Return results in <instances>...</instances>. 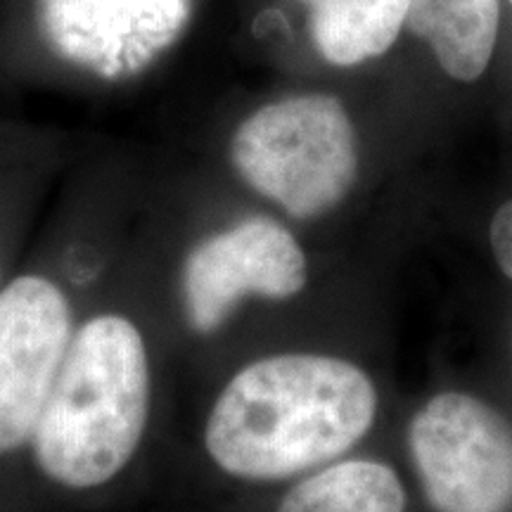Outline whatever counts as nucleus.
I'll use <instances>...</instances> for the list:
<instances>
[{"mask_svg": "<svg viewBox=\"0 0 512 512\" xmlns=\"http://www.w3.org/2000/svg\"><path fill=\"white\" fill-rule=\"evenodd\" d=\"M377 394L354 363L280 354L242 368L207 420L214 463L242 479H283L349 451L373 425Z\"/></svg>", "mask_w": 512, "mask_h": 512, "instance_id": "nucleus-1", "label": "nucleus"}, {"mask_svg": "<svg viewBox=\"0 0 512 512\" xmlns=\"http://www.w3.org/2000/svg\"><path fill=\"white\" fill-rule=\"evenodd\" d=\"M150 413V363L131 320L105 313L69 339L31 437L43 475L67 489H93L138 451Z\"/></svg>", "mask_w": 512, "mask_h": 512, "instance_id": "nucleus-2", "label": "nucleus"}, {"mask_svg": "<svg viewBox=\"0 0 512 512\" xmlns=\"http://www.w3.org/2000/svg\"><path fill=\"white\" fill-rule=\"evenodd\" d=\"M235 169L294 219H313L347 197L358 171L356 131L332 95L271 102L230 143Z\"/></svg>", "mask_w": 512, "mask_h": 512, "instance_id": "nucleus-3", "label": "nucleus"}, {"mask_svg": "<svg viewBox=\"0 0 512 512\" xmlns=\"http://www.w3.org/2000/svg\"><path fill=\"white\" fill-rule=\"evenodd\" d=\"M408 444L437 512H512V427L484 401L434 396L413 418Z\"/></svg>", "mask_w": 512, "mask_h": 512, "instance_id": "nucleus-4", "label": "nucleus"}, {"mask_svg": "<svg viewBox=\"0 0 512 512\" xmlns=\"http://www.w3.org/2000/svg\"><path fill=\"white\" fill-rule=\"evenodd\" d=\"M306 285V256L278 221L252 216L192 249L183 268L190 325L214 332L242 297L290 299Z\"/></svg>", "mask_w": 512, "mask_h": 512, "instance_id": "nucleus-5", "label": "nucleus"}, {"mask_svg": "<svg viewBox=\"0 0 512 512\" xmlns=\"http://www.w3.org/2000/svg\"><path fill=\"white\" fill-rule=\"evenodd\" d=\"M72 339L60 287L22 275L0 290V453L27 444Z\"/></svg>", "mask_w": 512, "mask_h": 512, "instance_id": "nucleus-6", "label": "nucleus"}, {"mask_svg": "<svg viewBox=\"0 0 512 512\" xmlns=\"http://www.w3.org/2000/svg\"><path fill=\"white\" fill-rule=\"evenodd\" d=\"M190 0H41L38 22L57 55L100 79H126L174 46Z\"/></svg>", "mask_w": 512, "mask_h": 512, "instance_id": "nucleus-7", "label": "nucleus"}, {"mask_svg": "<svg viewBox=\"0 0 512 512\" xmlns=\"http://www.w3.org/2000/svg\"><path fill=\"white\" fill-rule=\"evenodd\" d=\"M498 0H411L406 27L458 81H477L489 67L498 36Z\"/></svg>", "mask_w": 512, "mask_h": 512, "instance_id": "nucleus-8", "label": "nucleus"}, {"mask_svg": "<svg viewBox=\"0 0 512 512\" xmlns=\"http://www.w3.org/2000/svg\"><path fill=\"white\" fill-rule=\"evenodd\" d=\"M411 0H313L311 38L337 67H354L392 48Z\"/></svg>", "mask_w": 512, "mask_h": 512, "instance_id": "nucleus-9", "label": "nucleus"}, {"mask_svg": "<svg viewBox=\"0 0 512 512\" xmlns=\"http://www.w3.org/2000/svg\"><path fill=\"white\" fill-rule=\"evenodd\" d=\"M406 491L389 465L347 460L325 467L283 498L278 512H403Z\"/></svg>", "mask_w": 512, "mask_h": 512, "instance_id": "nucleus-10", "label": "nucleus"}, {"mask_svg": "<svg viewBox=\"0 0 512 512\" xmlns=\"http://www.w3.org/2000/svg\"><path fill=\"white\" fill-rule=\"evenodd\" d=\"M491 247H494L498 266L512 278V200L496 211L494 223H491Z\"/></svg>", "mask_w": 512, "mask_h": 512, "instance_id": "nucleus-11", "label": "nucleus"}, {"mask_svg": "<svg viewBox=\"0 0 512 512\" xmlns=\"http://www.w3.org/2000/svg\"><path fill=\"white\" fill-rule=\"evenodd\" d=\"M311 3H313V0H311Z\"/></svg>", "mask_w": 512, "mask_h": 512, "instance_id": "nucleus-12", "label": "nucleus"}]
</instances>
